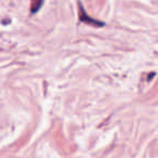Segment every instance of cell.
Instances as JSON below:
<instances>
[{
    "mask_svg": "<svg viewBox=\"0 0 158 158\" xmlns=\"http://www.w3.org/2000/svg\"><path fill=\"white\" fill-rule=\"evenodd\" d=\"M42 3H44L42 1H39L38 3H36V2H35V3H33V8H31L33 10H31V12H33V13H35L36 11H38V10H39V7H40V6H42Z\"/></svg>",
    "mask_w": 158,
    "mask_h": 158,
    "instance_id": "cell-2",
    "label": "cell"
},
{
    "mask_svg": "<svg viewBox=\"0 0 158 158\" xmlns=\"http://www.w3.org/2000/svg\"><path fill=\"white\" fill-rule=\"evenodd\" d=\"M79 8H80V15H79V20L84 23H90V24H94V25H100V26H103V23L99 22V21H95L93 19H91L88 14L86 13L84 7H82L81 3H79Z\"/></svg>",
    "mask_w": 158,
    "mask_h": 158,
    "instance_id": "cell-1",
    "label": "cell"
}]
</instances>
